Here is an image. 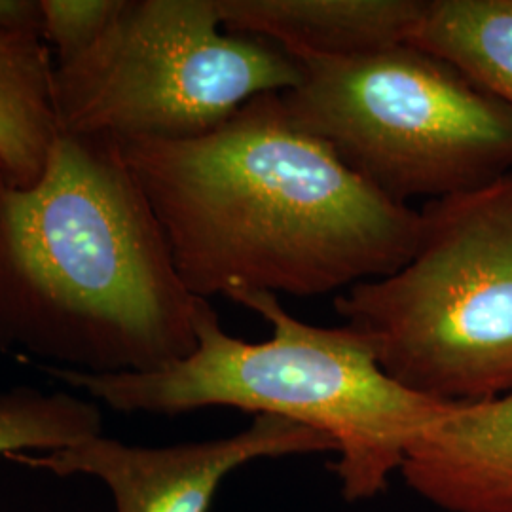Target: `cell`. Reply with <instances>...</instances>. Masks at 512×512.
<instances>
[{"mask_svg":"<svg viewBox=\"0 0 512 512\" xmlns=\"http://www.w3.org/2000/svg\"><path fill=\"white\" fill-rule=\"evenodd\" d=\"M410 44L452 63L512 109V0H427Z\"/></svg>","mask_w":512,"mask_h":512,"instance_id":"8fae6325","label":"cell"},{"mask_svg":"<svg viewBox=\"0 0 512 512\" xmlns=\"http://www.w3.org/2000/svg\"><path fill=\"white\" fill-rule=\"evenodd\" d=\"M410 490L444 512H512V393L450 406L404 459Z\"/></svg>","mask_w":512,"mask_h":512,"instance_id":"ba28073f","label":"cell"},{"mask_svg":"<svg viewBox=\"0 0 512 512\" xmlns=\"http://www.w3.org/2000/svg\"><path fill=\"white\" fill-rule=\"evenodd\" d=\"M0 29L44 37L40 0H0Z\"/></svg>","mask_w":512,"mask_h":512,"instance_id":"5bb4252c","label":"cell"},{"mask_svg":"<svg viewBox=\"0 0 512 512\" xmlns=\"http://www.w3.org/2000/svg\"><path fill=\"white\" fill-rule=\"evenodd\" d=\"M196 298H310L395 274L420 211L391 202L302 128L281 93L192 141H114Z\"/></svg>","mask_w":512,"mask_h":512,"instance_id":"6da1fadb","label":"cell"},{"mask_svg":"<svg viewBox=\"0 0 512 512\" xmlns=\"http://www.w3.org/2000/svg\"><path fill=\"white\" fill-rule=\"evenodd\" d=\"M44 40L57 55V65L88 52L109 29L122 0H40Z\"/></svg>","mask_w":512,"mask_h":512,"instance_id":"4fadbf2b","label":"cell"},{"mask_svg":"<svg viewBox=\"0 0 512 512\" xmlns=\"http://www.w3.org/2000/svg\"><path fill=\"white\" fill-rule=\"evenodd\" d=\"M277 42L222 29L215 0H122L88 52L54 65L57 126L112 141H192L302 80Z\"/></svg>","mask_w":512,"mask_h":512,"instance_id":"8992f818","label":"cell"},{"mask_svg":"<svg viewBox=\"0 0 512 512\" xmlns=\"http://www.w3.org/2000/svg\"><path fill=\"white\" fill-rule=\"evenodd\" d=\"M420 241L395 274L334 298L385 374L440 404L512 393V173L425 203Z\"/></svg>","mask_w":512,"mask_h":512,"instance_id":"277c9868","label":"cell"},{"mask_svg":"<svg viewBox=\"0 0 512 512\" xmlns=\"http://www.w3.org/2000/svg\"><path fill=\"white\" fill-rule=\"evenodd\" d=\"M226 298L272 325V338L228 334L209 300L196 302V348L150 372L88 374L38 365L55 382L126 414L179 416L228 406L296 421L336 444L334 475L349 503L387 492L410 446L452 404L423 399L393 382L357 330L304 323L277 294L234 291Z\"/></svg>","mask_w":512,"mask_h":512,"instance_id":"3957f363","label":"cell"},{"mask_svg":"<svg viewBox=\"0 0 512 512\" xmlns=\"http://www.w3.org/2000/svg\"><path fill=\"white\" fill-rule=\"evenodd\" d=\"M298 59L285 107L387 200L435 202L512 173L511 107L437 55L404 42Z\"/></svg>","mask_w":512,"mask_h":512,"instance_id":"5b68a950","label":"cell"},{"mask_svg":"<svg viewBox=\"0 0 512 512\" xmlns=\"http://www.w3.org/2000/svg\"><path fill=\"white\" fill-rule=\"evenodd\" d=\"M222 29L296 57L349 59L410 42L427 0H215Z\"/></svg>","mask_w":512,"mask_h":512,"instance_id":"9c48e42d","label":"cell"},{"mask_svg":"<svg viewBox=\"0 0 512 512\" xmlns=\"http://www.w3.org/2000/svg\"><path fill=\"white\" fill-rule=\"evenodd\" d=\"M336 452L334 440L296 421L255 416L222 439L139 446L105 435L52 452L6 459L55 476H92L109 488L116 512H209L226 476L258 459Z\"/></svg>","mask_w":512,"mask_h":512,"instance_id":"52a82bcc","label":"cell"},{"mask_svg":"<svg viewBox=\"0 0 512 512\" xmlns=\"http://www.w3.org/2000/svg\"><path fill=\"white\" fill-rule=\"evenodd\" d=\"M103 435V414L93 401L69 391L33 387L0 391V456L52 452Z\"/></svg>","mask_w":512,"mask_h":512,"instance_id":"7c38bea8","label":"cell"},{"mask_svg":"<svg viewBox=\"0 0 512 512\" xmlns=\"http://www.w3.org/2000/svg\"><path fill=\"white\" fill-rule=\"evenodd\" d=\"M50 46L0 29V173L18 188L42 177L59 139Z\"/></svg>","mask_w":512,"mask_h":512,"instance_id":"30bf717a","label":"cell"},{"mask_svg":"<svg viewBox=\"0 0 512 512\" xmlns=\"http://www.w3.org/2000/svg\"><path fill=\"white\" fill-rule=\"evenodd\" d=\"M196 302L112 139L61 133L27 188L0 173V351L150 372L196 348Z\"/></svg>","mask_w":512,"mask_h":512,"instance_id":"7a4b0ae2","label":"cell"}]
</instances>
